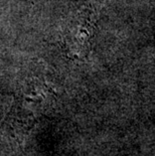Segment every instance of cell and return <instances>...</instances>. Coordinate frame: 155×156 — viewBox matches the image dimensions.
I'll return each instance as SVG.
<instances>
[{
  "label": "cell",
  "mask_w": 155,
  "mask_h": 156,
  "mask_svg": "<svg viewBox=\"0 0 155 156\" xmlns=\"http://www.w3.org/2000/svg\"><path fill=\"white\" fill-rule=\"evenodd\" d=\"M94 31L95 15L90 9H83L72 16L62 34V42L68 54L75 58L87 56Z\"/></svg>",
  "instance_id": "obj_1"
}]
</instances>
